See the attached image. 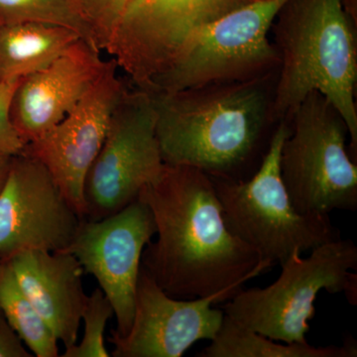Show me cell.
I'll use <instances>...</instances> for the list:
<instances>
[{"mask_svg": "<svg viewBox=\"0 0 357 357\" xmlns=\"http://www.w3.org/2000/svg\"><path fill=\"white\" fill-rule=\"evenodd\" d=\"M149 206L157 239L143 251L141 267L169 296L198 299L227 294L274 265L227 227L210 176L167 165L138 198Z\"/></svg>", "mask_w": 357, "mask_h": 357, "instance_id": "obj_1", "label": "cell"}, {"mask_svg": "<svg viewBox=\"0 0 357 357\" xmlns=\"http://www.w3.org/2000/svg\"><path fill=\"white\" fill-rule=\"evenodd\" d=\"M275 75L153 93L164 163L192 167L222 180L250 178L277 126L271 117Z\"/></svg>", "mask_w": 357, "mask_h": 357, "instance_id": "obj_2", "label": "cell"}, {"mask_svg": "<svg viewBox=\"0 0 357 357\" xmlns=\"http://www.w3.org/2000/svg\"><path fill=\"white\" fill-rule=\"evenodd\" d=\"M357 23L342 0H287L271 30L280 58L271 117L290 121L312 91H319L342 115L356 161Z\"/></svg>", "mask_w": 357, "mask_h": 357, "instance_id": "obj_3", "label": "cell"}, {"mask_svg": "<svg viewBox=\"0 0 357 357\" xmlns=\"http://www.w3.org/2000/svg\"><path fill=\"white\" fill-rule=\"evenodd\" d=\"M290 131V121L277 123L261 164L248 180L211 177L227 227L274 266L294 252L303 255L342 238L330 215L302 213L293 206L280 169L282 146Z\"/></svg>", "mask_w": 357, "mask_h": 357, "instance_id": "obj_4", "label": "cell"}, {"mask_svg": "<svg viewBox=\"0 0 357 357\" xmlns=\"http://www.w3.org/2000/svg\"><path fill=\"white\" fill-rule=\"evenodd\" d=\"M281 268L271 285L241 289L227 301L223 312L270 340L307 344L319 293H344L356 305L357 246L351 239L321 244L306 258L294 252Z\"/></svg>", "mask_w": 357, "mask_h": 357, "instance_id": "obj_5", "label": "cell"}, {"mask_svg": "<svg viewBox=\"0 0 357 357\" xmlns=\"http://www.w3.org/2000/svg\"><path fill=\"white\" fill-rule=\"evenodd\" d=\"M281 150L282 178L296 210L310 215L357 210V166L347 151L349 128L319 91L300 103Z\"/></svg>", "mask_w": 357, "mask_h": 357, "instance_id": "obj_6", "label": "cell"}, {"mask_svg": "<svg viewBox=\"0 0 357 357\" xmlns=\"http://www.w3.org/2000/svg\"><path fill=\"white\" fill-rule=\"evenodd\" d=\"M287 0H257L206 26L151 93L262 79L278 73L280 58L269 40Z\"/></svg>", "mask_w": 357, "mask_h": 357, "instance_id": "obj_7", "label": "cell"}, {"mask_svg": "<svg viewBox=\"0 0 357 357\" xmlns=\"http://www.w3.org/2000/svg\"><path fill=\"white\" fill-rule=\"evenodd\" d=\"M156 123L154 93L128 84L86 176L84 220H102L121 211L163 172Z\"/></svg>", "mask_w": 357, "mask_h": 357, "instance_id": "obj_8", "label": "cell"}, {"mask_svg": "<svg viewBox=\"0 0 357 357\" xmlns=\"http://www.w3.org/2000/svg\"><path fill=\"white\" fill-rule=\"evenodd\" d=\"M257 0H130L109 48L129 84L150 91L206 26Z\"/></svg>", "mask_w": 357, "mask_h": 357, "instance_id": "obj_9", "label": "cell"}, {"mask_svg": "<svg viewBox=\"0 0 357 357\" xmlns=\"http://www.w3.org/2000/svg\"><path fill=\"white\" fill-rule=\"evenodd\" d=\"M156 236L153 215L139 199L98 220H83L69 248L100 284L116 318L114 337H124L134 316L143 251Z\"/></svg>", "mask_w": 357, "mask_h": 357, "instance_id": "obj_10", "label": "cell"}, {"mask_svg": "<svg viewBox=\"0 0 357 357\" xmlns=\"http://www.w3.org/2000/svg\"><path fill=\"white\" fill-rule=\"evenodd\" d=\"M83 220L41 162L13 157L0 191V260L27 250L64 251Z\"/></svg>", "mask_w": 357, "mask_h": 357, "instance_id": "obj_11", "label": "cell"}, {"mask_svg": "<svg viewBox=\"0 0 357 357\" xmlns=\"http://www.w3.org/2000/svg\"><path fill=\"white\" fill-rule=\"evenodd\" d=\"M117 70L112 59L105 74L77 107L60 123L25 148L24 153L46 167L83 218L86 176L102 149L110 117L128 86Z\"/></svg>", "mask_w": 357, "mask_h": 357, "instance_id": "obj_12", "label": "cell"}, {"mask_svg": "<svg viewBox=\"0 0 357 357\" xmlns=\"http://www.w3.org/2000/svg\"><path fill=\"white\" fill-rule=\"evenodd\" d=\"M227 294L198 299L171 297L140 267L134 316L124 337H109L114 357H181L199 340H211L225 312L215 305Z\"/></svg>", "mask_w": 357, "mask_h": 357, "instance_id": "obj_13", "label": "cell"}, {"mask_svg": "<svg viewBox=\"0 0 357 357\" xmlns=\"http://www.w3.org/2000/svg\"><path fill=\"white\" fill-rule=\"evenodd\" d=\"M102 54L79 39L51 64L21 79L10 117L27 144L60 123L98 83L110 63Z\"/></svg>", "mask_w": 357, "mask_h": 357, "instance_id": "obj_14", "label": "cell"}, {"mask_svg": "<svg viewBox=\"0 0 357 357\" xmlns=\"http://www.w3.org/2000/svg\"><path fill=\"white\" fill-rule=\"evenodd\" d=\"M4 261L58 342L66 349L76 344L89 299L79 260L68 251L27 250Z\"/></svg>", "mask_w": 357, "mask_h": 357, "instance_id": "obj_15", "label": "cell"}, {"mask_svg": "<svg viewBox=\"0 0 357 357\" xmlns=\"http://www.w3.org/2000/svg\"><path fill=\"white\" fill-rule=\"evenodd\" d=\"M79 39V33L62 26L0 24V83L43 69Z\"/></svg>", "mask_w": 357, "mask_h": 357, "instance_id": "obj_16", "label": "cell"}, {"mask_svg": "<svg viewBox=\"0 0 357 357\" xmlns=\"http://www.w3.org/2000/svg\"><path fill=\"white\" fill-rule=\"evenodd\" d=\"M199 357H356V342L342 347H314L307 344H278L237 323L225 314L222 326Z\"/></svg>", "mask_w": 357, "mask_h": 357, "instance_id": "obj_17", "label": "cell"}, {"mask_svg": "<svg viewBox=\"0 0 357 357\" xmlns=\"http://www.w3.org/2000/svg\"><path fill=\"white\" fill-rule=\"evenodd\" d=\"M0 311L35 356H59L57 338L33 307L10 265L4 260H0Z\"/></svg>", "mask_w": 357, "mask_h": 357, "instance_id": "obj_18", "label": "cell"}, {"mask_svg": "<svg viewBox=\"0 0 357 357\" xmlns=\"http://www.w3.org/2000/svg\"><path fill=\"white\" fill-rule=\"evenodd\" d=\"M44 23L69 28L91 43L74 0H0V24Z\"/></svg>", "mask_w": 357, "mask_h": 357, "instance_id": "obj_19", "label": "cell"}, {"mask_svg": "<svg viewBox=\"0 0 357 357\" xmlns=\"http://www.w3.org/2000/svg\"><path fill=\"white\" fill-rule=\"evenodd\" d=\"M114 314V307L100 287L89 296L83 319L84 333L79 344L73 345L62 356L64 357H109L105 347V332L109 319Z\"/></svg>", "mask_w": 357, "mask_h": 357, "instance_id": "obj_20", "label": "cell"}, {"mask_svg": "<svg viewBox=\"0 0 357 357\" xmlns=\"http://www.w3.org/2000/svg\"><path fill=\"white\" fill-rule=\"evenodd\" d=\"M74 2L88 27L91 45L102 53L107 52L130 0H74Z\"/></svg>", "mask_w": 357, "mask_h": 357, "instance_id": "obj_21", "label": "cell"}, {"mask_svg": "<svg viewBox=\"0 0 357 357\" xmlns=\"http://www.w3.org/2000/svg\"><path fill=\"white\" fill-rule=\"evenodd\" d=\"M20 81L11 79L0 83V156H18L27 146L10 117L11 102Z\"/></svg>", "mask_w": 357, "mask_h": 357, "instance_id": "obj_22", "label": "cell"}, {"mask_svg": "<svg viewBox=\"0 0 357 357\" xmlns=\"http://www.w3.org/2000/svg\"><path fill=\"white\" fill-rule=\"evenodd\" d=\"M24 342L0 311V357H32Z\"/></svg>", "mask_w": 357, "mask_h": 357, "instance_id": "obj_23", "label": "cell"}, {"mask_svg": "<svg viewBox=\"0 0 357 357\" xmlns=\"http://www.w3.org/2000/svg\"><path fill=\"white\" fill-rule=\"evenodd\" d=\"M13 157L0 156V191L6 182Z\"/></svg>", "mask_w": 357, "mask_h": 357, "instance_id": "obj_24", "label": "cell"}, {"mask_svg": "<svg viewBox=\"0 0 357 357\" xmlns=\"http://www.w3.org/2000/svg\"><path fill=\"white\" fill-rule=\"evenodd\" d=\"M345 11L357 23V0H342Z\"/></svg>", "mask_w": 357, "mask_h": 357, "instance_id": "obj_25", "label": "cell"}]
</instances>
